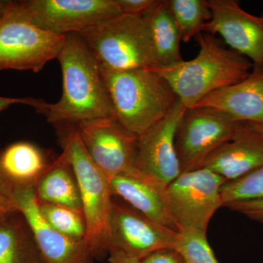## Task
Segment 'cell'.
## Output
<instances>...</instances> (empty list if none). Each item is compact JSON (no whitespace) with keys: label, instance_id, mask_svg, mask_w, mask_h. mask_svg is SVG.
<instances>
[{"label":"cell","instance_id":"obj_33","mask_svg":"<svg viewBox=\"0 0 263 263\" xmlns=\"http://www.w3.org/2000/svg\"><path fill=\"white\" fill-rule=\"evenodd\" d=\"M247 124L251 129L263 136V124H254V123H247Z\"/></svg>","mask_w":263,"mask_h":263},{"label":"cell","instance_id":"obj_8","mask_svg":"<svg viewBox=\"0 0 263 263\" xmlns=\"http://www.w3.org/2000/svg\"><path fill=\"white\" fill-rule=\"evenodd\" d=\"M243 124L213 109H186L175 138L181 174L201 168L207 157L233 139Z\"/></svg>","mask_w":263,"mask_h":263},{"label":"cell","instance_id":"obj_20","mask_svg":"<svg viewBox=\"0 0 263 263\" xmlns=\"http://www.w3.org/2000/svg\"><path fill=\"white\" fill-rule=\"evenodd\" d=\"M49 165L42 151L26 142L11 145L0 156V169L18 186L34 187Z\"/></svg>","mask_w":263,"mask_h":263},{"label":"cell","instance_id":"obj_12","mask_svg":"<svg viewBox=\"0 0 263 263\" xmlns=\"http://www.w3.org/2000/svg\"><path fill=\"white\" fill-rule=\"evenodd\" d=\"M212 19L202 32L218 34L231 49L248 58L254 68L263 69V13L245 11L236 0H207Z\"/></svg>","mask_w":263,"mask_h":263},{"label":"cell","instance_id":"obj_19","mask_svg":"<svg viewBox=\"0 0 263 263\" xmlns=\"http://www.w3.org/2000/svg\"><path fill=\"white\" fill-rule=\"evenodd\" d=\"M38 201L70 208L83 212L73 172L61 157L50 164L34 186Z\"/></svg>","mask_w":263,"mask_h":263},{"label":"cell","instance_id":"obj_14","mask_svg":"<svg viewBox=\"0 0 263 263\" xmlns=\"http://www.w3.org/2000/svg\"><path fill=\"white\" fill-rule=\"evenodd\" d=\"M186 109L179 99L167 115L138 137V168L165 186L181 174L175 138Z\"/></svg>","mask_w":263,"mask_h":263},{"label":"cell","instance_id":"obj_6","mask_svg":"<svg viewBox=\"0 0 263 263\" xmlns=\"http://www.w3.org/2000/svg\"><path fill=\"white\" fill-rule=\"evenodd\" d=\"M65 35L38 28L29 22L19 1H10L0 15V70L40 72L57 59Z\"/></svg>","mask_w":263,"mask_h":263},{"label":"cell","instance_id":"obj_9","mask_svg":"<svg viewBox=\"0 0 263 263\" xmlns=\"http://www.w3.org/2000/svg\"><path fill=\"white\" fill-rule=\"evenodd\" d=\"M77 130L88 154L106 176L141 172L137 164L138 136L129 133L113 117L84 121Z\"/></svg>","mask_w":263,"mask_h":263},{"label":"cell","instance_id":"obj_3","mask_svg":"<svg viewBox=\"0 0 263 263\" xmlns=\"http://www.w3.org/2000/svg\"><path fill=\"white\" fill-rule=\"evenodd\" d=\"M100 66L116 119L136 136L164 119L179 99L167 81L152 69L118 70Z\"/></svg>","mask_w":263,"mask_h":263},{"label":"cell","instance_id":"obj_25","mask_svg":"<svg viewBox=\"0 0 263 263\" xmlns=\"http://www.w3.org/2000/svg\"><path fill=\"white\" fill-rule=\"evenodd\" d=\"M24 237L16 228L0 224V263H24Z\"/></svg>","mask_w":263,"mask_h":263},{"label":"cell","instance_id":"obj_17","mask_svg":"<svg viewBox=\"0 0 263 263\" xmlns=\"http://www.w3.org/2000/svg\"><path fill=\"white\" fill-rule=\"evenodd\" d=\"M263 165V136L243 123L233 139L217 148L201 167L210 170L226 181H233Z\"/></svg>","mask_w":263,"mask_h":263},{"label":"cell","instance_id":"obj_1","mask_svg":"<svg viewBox=\"0 0 263 263\" xmlns=\"http://www.w3.org/2000/svg\"><path fill=\"white\" fill-rule=\"evenodd\" d=\"M57 60L61 65L63 89L56 103L45 102L38 113L52 124H78L113 117L115 110L100 64L78 33L66 34Z\"/></svg>","mask_w":263,"mask_h":263},{"label":"cell","instance_id":"obj_28","mask_svg":"<svg viewBox=\"0 0 263 263\" xmlns=\"http://www.w3.org/2000/svg\"><path fill=\"white\" fill-rule=\"evenodd\" d=\"M141 260L142 263H185L181 254L174 249L157 251Z\"/></svg>","mask_w":263,"mask_h":263},{"label":"cell","instance_id":"obj_7","mask_svg":"<svg viewBox=\"0 0 263 263\" xmlns=\"http://www.w3.org/2000/svg\"><path fill=\"white\" fill-rule=\"evenodd\" d=\"M226 182L219 175L201 167L180 174L167 185L170 209L178 232L206 233L212 216L223 206L221 189Z\"/></svg>","mask_w":263,"mask_h":263},{"label":"cell","instance_id":"obj_18","mask_svg":"<svg viewBox=\"0 0 263 263\" xmlns=\"http://www.w3.org/2000/svg\"><path fill=\"white\" fill-rule=\"evenodd\" d=\"M143 17L149 27L158 67H168L183 62L180 50L181 34L167 1L158 0Z\"/></svg>","mask_w":263,"mask_h":263},{"label":"cell","instance_id":"obj_21","mask_svg":"<svg viewBox=\"0 0 263 263\" xmlns=\"http://www.w3.org/2000/svg\"><path fill=\"white\" fill-rule=\"evenodd\" d=\"M167 4L183 42L196 37L202 33L204 24L212 19L207 0H167Z\"/></svg>","mask_w":263,"mask_h":263},{"label":"cell","instance_id":"obj_34","mask_svg":"<svg viewBox=\"0 0 263 263\" xmlns=\"http://www.w3.org/2000/svg\"><path fill=\"white\" fill-rule=\"evenodd\" d=\"M10 1H7V0H0V15L6 9Z\"/></svg>","mask_w":263,"mask_h":263},{"label":"cell","instance_id":"obj_5","mask_svg":"<svg viewBox=\"0 0 263 263\" xmlns=\"http://www.w3.org/2000/svg\"><path fill=\"white\" fill-rule=\"evenodd\" d=\"M60 157L73 172L86 226L85 243L95 257L108 251L113 195L108 179L88 154L77 129L67 133Z\"/></svg>","mask_w":263,"mask_h":263},{"label":"cell","instance_id":"obj_22","mask_svg":"<svg viewBox=\"0 0 263 263\" xmlns=\"http://www.w3.org/2000/svg\"><path fill=\"white\" fill-rule=\"evenodd\" d=\"M40 211L48 224L62 234L84 241L86 226L84 214L70 208L39 202Z\"/></svg>","mask_w":263,"mask_h":263},{"label":"cell","instance_id":"obj_29","mask_svg":"<svg viewBox=\"0 0 263 263\" xmlns=\"http://www.w3.org/2000/svg\"><path fill=\"white\" fill-rule=\"evenodd\" d=\"M44 101L38 99L32 98H5V97L0 96V112L8 108L10 105H15V104H23V105H29L35 109L36 110H39L41 105H43Z\"/></svg>","mask_w":263,"mask_h":263},{"label":"cell","instance_id":"obj_27","mask_svg":"<svg viewBox=\"0 0 263 263\" xmlns=\"http://www.w3.org/2000/svg\"><path fill=\"white\" fill-rule=\"evenodd\" d=\"M123 14L143 17L158 0H116Z\"/></svg>","mask_w":263,"mask_h":263},{"label":"cell","instance_id":"obj_30","mask_svg":"<svg viewBox=\"0 0 263 263\" xmlns=\"http://www.w3.org/2000/svg\"><path fill=\"white\" fill-rule=\"evenodd\" d=\"M108 253L109 263H142L141 259L119 249H109Z\"/></svg>","mask_w":263,"mask_h":263},{"label":"cell","instance_id":"obj_16","mask_svg":"<svg viewBox=\"0 0 263 263\" xmlns=\"http://www.w3.org/2000/svg\"><path fill=\"white\" fill-rule=\"evenodd\" d=\"M193 108L213 109L237 122L263 124V69L253 67L245 80L208 95Z\"/></svg>","mask_w":263,"mask_h":263},{"label":"cell","instance_id":"obj_32","mask_svg":"<svg viewBox=\"0 0 263 263\" xmlns=\"http://www.w3.org/2000/svg\"><path fill=\"white\" fill-rule=\"evenodd\" d=\"M13 190L14 188L12 185L11 181L5 176L2 170L0 169V195L11 198Z\"/></svg>","mask_w":263,"mask_h":263},{"label":"cell","instance_id":"obj_10","mask_svg":"<svg viewBox=\"0 0 263 263\" xmlns=\"http://www.w3.org/2000/svg\"><path fill=\"white\" fill-rule=\"evenodd\" d=\"M19 4L31 23L58 35L81 32L122 13L116 0H26Z\"/></svg>","mask_w":263,"mask_h":263},{"label":"cell","instance_id":"obj_2","mask_svg":"<svg viewBox=\"0 0 263 263\" xmlns=\"http://www.w3.org/2000/svg\"><path fill=\"white\" fill-rule=\"evenodd\" d=\"M196 40L200 51L193 60L152 68L167 81L186 109L217 90L245 80L253 68L248 58L227 48L214 36L200 33Z\"/></svg>","mask_w":263,"mask_h":263},{"label":"cell","instance_id":"obj_13","mask_svg":"<svg viewBox=\"0 0 263 263\" xmlns=\"http://www.w3.org/2000/svg\"><path fill=\"white\" fill-rule=\"evenodd\" d=\"M11 199L27 221L45 263H93L94 254L85 241L62 234L43 218L34 186L14 188Z\"/></svg>","mask_w":263,"mask_h":263},{"label":"cell","instance_id":"obj_4","mask_svg":"<svg viewBox=\"0 0 263 263\" xmlns=\"http://www.w3.org/2000/svg\"><path fill=\"white\" fill-rule=\"evenodd\" d=\"M78 34L100 65L118 70L158 67L149 27L143 17L121 13Z\"/></svg>","mask_w":263,"mask_h":263},{"label":"cell","instance_id":"obj_11","mask_svg":"<svg viewBox=\"0 0 263 263\" xmlns=\"http://www.w3.org/2000/svg\"><path fill=\"white\" fill-rule=\"evenodd\" d=\"M178 235L179 232L161 226L131 207L113 200L108 249H119L141 259L157 251L175 249Z\"/></svg>","mask_w":263,"mask_h":263},{"label":"cell","instance_id":"obj_23","mask_svg":"<svg viewBox=\"0 0 263 263\" xmlns=\"http://www.w3.org/2000/svg\"><path fill=\"white\" fill-rule=\"evenodd\" d=\"M223 206L231 202L263 199V165L239 179L226 181L221 189Z\"/></svg>","mask_w":263,"mask_h":263},{"label":"cell","instance_id":"obj_31","mask_svg":"<svg viewBox=\"0 0 263 263\" xmlns=\"http://www.w3.org/2000/svg\"><path fill=\"white\" fill-rule=\"evenodd\" d=\"M16 210L13 200L9 197L0 195V219L7 214Z\"/></svg>","mask_w":263,"mask_h":263},{"label":"cell","instance_id":"obj_26","mask_svg":"<svg viewBox=\"0 0 263 263\" xmlns=\"http://www.w3.org/2000/svg\"><path fill=\"white\" fill-rule=\"evenodd\" d=\"M224 207L243 214L252 219L263 224V199L231 202Z\"/></svg>","mask_w":263,"mask_h":263},{"label":"cell","instance_id":"obj_24","mask_svg":"<svg viewBox=\"0 0 263 263\" xmlns=\"http://www.w3.org/2000/svg\"><path fill=\"white\" fill-rule=\"evenodd\" d=\"M185 263H219L207 240L206 233L195 230L179 232L175 249Z\"/></svg>","mask_w":263,"mask_h":263},{"label":"cell","instance_id":"obj_15","mask_svg":"<svg viewBox=\"0 0 263 263\" xmlns=\"http://www.w3.org/2000/svg\"><path fill=\"white\" fill-rule=\"evenodd\" d=\"M106 178L113 196L120 197L151 220L178 232L170 209L167 186L141 172Z\"/></svg>","mask_w":263,"mask_h":263}]
</instances>
